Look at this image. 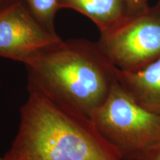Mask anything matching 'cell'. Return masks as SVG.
Instances as JSON below:
<instances>
[{
  "mask_svg": "<svg viewBox=\"0 0 160 160\" xmlns=\"http://www.w3.org/2000/svg\"><path fill=\"white\" fill-rule=\"evenodd\" d=\"M90 119L122 160H140L160 143V115L138 103L118 81Z\"/></svg>",
  "mask_w": 160,
  "mask_h": 160,
  "instance_id": "3957f363",
  "label": "cell"
},
{
  "mask_svg": "<svg viewBox=\"0 0 160 160\" xmlns=\"http://www.w3.org/2000/svg\"><path fill=\"white\" fill-rule=\"evenodd\" d=\"M28 92L89 117L106 101L117 82V68L97 42L62 41L25 64Z\"/></svg>",
  "mask_w": 160,
  "mask_h": 160,
  "instance_id": "6da1fadb",
  "label": "cell"
},
{
  "mask_svg": "<svg viewBox=\"0 0 160 160\" xmlns=\"http://www.w3.org/2000/svg\"><path fill=\"white\" fill-rule=\"evenodd\" d=\"M0 160H2V157H0Z\"/></svg>",
  "mask_w": 160,
  "mask_h": 160,
  "instance_id": "7c38bea8",
  "label": "cell"
},
{
  "mask_svg": "<svg viewBox=\"0 0 160 160\" xmlns=\"http://www.w3.org/2000/svg\"><path fill=\"white\" fill-rule=\"evenodd\" d=\"M125 1L128 7L130 16L142 13L150 6V0H125Z\"/></svg>",
  "mask_w": 160,
  "mask_h": 160,
  "instance_id": "9c48e42d",
  "label": "cell"
},
{
  "mask_svg": "<svg viewBox=\"0 0 160 160\" xmlns=\"http://www.w3.org/2000/svg\"><path fill=\"white\" fill-rule=\"evenodd\" d=\"M140 160H160V143L148 152Z\"/></svg>",
  "mask_w": 160,
  "mask_h": 160,
  "instance_id": "30bf717a",
  "label": "cell"
},
{
  "mask_svg": "<svg viewBox=\"0 0 160 160\" xmlns=\"http://www.w3.org/2000/svg\"><path fill=\"white\" fill-rule=\"evenodd\" d=\"M18 0H0V11H3L6 8L9 7Z\"/></svg>",
  "mask_w": 160,
  "mask_h": 160,
  "instance_id": "8fae6325",
  "label": "cell"
},
{
  "mask_svg": "<svg viewBox=\"0 0 160 160\" xmlns=\"http://www.w3.org/2000/svg\"><path fill=\"white\" fill-rule=\"evenodd\" d=\"M118 82L138 103L160 115V57L135 71L117 68Z\"/></svg>",
  "mask_w": 160,
  "mask_h": 160,
  "instance_id": "8992f818",
  "label": "cell"
},
{
  "mask_svg": "<svg viewBox=\"0 0 160 160\" xmlns=\"http://www.w3.org/2000/svg\"><path fill=\"white\" fill-rule=\"evenodd\" d=\"M62 8L75 10L97 26L100 34L107 33L130 17L125 0H62Z\"/></svg>",
  "mask_w": 160,
  "mask_h": 160,
  "instance_id": "52a82bcc",
  "label": "cell"
},
{
  "mask_svg": "<svg viewBox=\"0 0 160 160\" xmlns=\"http://www.w3.org/2000/svg\"><path fill=\"white\" fill-rule=\"evenodd\" d=\"M62 41L36 19L22 0L0 11V57L24 63Z\"/></svg>",
  "mask_w": 160,
  "mask_h": 160,
  "instance_id": "5b68a950",
  "label": "cell"
},
{
  "mask_svg": "<svg viewBox=\"0 0 160 160\" xmlns=\"http://www.w3.org/2000/svg\"><path fill=\"white\" fill-rule=\"evenodd\" d=\"M98 45L113 65L135 71L160 57V3L100 34Z\"/></svg>",
  "mask_w": 160,
  "mask_h": 160,
  "instance_id": "277c9868",
  "label": "cell"
},
{
  "mask_svg": "<svg viewBox=\"0 0 160 160\" xmlns=\"http://www.w3.org/2000/svg\"><path fill=\"white\" fill-rule=\"evenodd\" d=\"M40 23L52 32L55 31L56 14L61 9L62 0H22Z\"/></svg>",
  "mask_w": 160,
  "mask_h": 160,
  "instance_id": "ba28073f",
  "label": "cell"
},
{
  "mask_svg": "<svg viewBox=\"0 0 160 160\" xmlns=\"http://www.w3.org/2000/svg\"><path fill=\"white\" fill-rule=\"evenodd\" d=\"M159 3H160V0H159Z\"/></svg>",
  "mask_w": 160,
  "mask_h": 160,
  "instance_id": "4fadbf2b",
  "label": "cell"
},
{
  "mask_svg": "<svg viewBox=\"0 0 160 160\" xmlns=\"http://www.w3.org/2000/svg\"><path fill=\"white\" fill-rule=\"evenodd\" d=\"M2 160H122L89 117L30 91Z\"/></svg>",
  "mask_w": 160,
  "mask_h": 160,
  "instance_id": "7a4b0ae2",
  "label": "cell"
}]
</instances>
